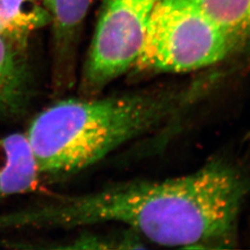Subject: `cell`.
I'll return each mask as SVG.
<instances>
[{"label": "cell", "mask_w": 250, "mask_h": 250, "mask_svg": "<svg viewBox=\"0 0 250 250\" xmlns=\"http://www.w3.org/2000/svg\"><path fill=\"white\" fill-rule=\"evenodd\" d=\"M247 192L236 170L213 163L176 178L55 196L33 206L31 221L39 230L121 224L165 247L225 249L235 240Z\"/></svg>", "instance_id": "obj_1"}, {"label": "cell", "mask_w": 250, "mask_h": 250, "mask_svg": "<svg viewBox=\"0 0 250 250\" xmlns=\"http://www.w3.org/2000/svg\"><path fill=\"white\" fill-rule=\"evenodd\" d=\"M200 87L57 100L24 132L42 181L66 178L94 166L188 106Z\"/></svg>", "instance_id": "obj_2"}, {"label": "cell", "mask_w": 250, "mask_h": 250, "mask_svg": "<svg viewBox=\"0 0 250 250\" xmlns=\"http://www.w3.org/2000/svg\"><path fill=\"white\" fill-rule=\"evenodd\" d=\"M237 46L197 0H161L132 72L182 73L222 62Z\"/></svg>", "instance_id": "obj_3"}, {"label": "cell", "mask_w": 250, "mask_h": 250, "mask_svg": "<svg viewBox=\"0 0 250 250\" xmlns=\"http://www.w3.org/2000/svg\"><path fill=\"white\" fill-rule=\"evenodd\" d=\"M161 0H103L78 96L101 95L108 84L132 72L143 46L152 12Z\"/></svg>", "instance_id": "obj_4"}, {"label": "cell", "mask_w": 250, "mask_h": 250, "mask_svg": "<svg viewBox=\"0 0 250 250\" xmlns=\"http://www.w3.org/2000/svg\"><path fill=\"white\" fill-rule=\"evenodd\" d=\"M53 27L51 86L61 95L75 85V56L81 28L92 0H42Z\"/></svg>", "instance_id": "obj_5"}, {"label": "cell", "mask_w": 250, "mask_h": 250, "mask_svg": "<svg viewBox=\"0 0 250 250\" xmlns=\"http://www.w3.org/2000/svg\"><path fill=\"white\" fill-rule=\"evenodd\" d=\"M33 96L27 47L0 37V122L20 116Z\"/></svg>", "instance_id": "obj_6"}, {"label": "cell", "mask_w": 250, "mask_h": 250, "mask_svg": "<svg viewBox=\"0 0 250 250\" xmlns=\"http://www.w3.org/2000/svg\"><path fill=\"white\" fill-rule=\"evenodd\" d=\"M42 182L25 133L0 136V199L33 193Z\"/></svg>", "instance_id": "obj_7"}, {"label": "cell", "mask_w": 250, "mask_h": 250, "mask_svg": "<svg viewBox=\"0 0 250 250\" xmlns=\"http://www.w3.org/2000/svg\"><path fill=\"white\" fill-rule=\"evenodd\" d=\"M50 23L42 0H0V37L28 47L31 36Z\"/></svg>", "instance_id": "obj_8"}, {"label": "cell", "mask_w": 250, "mask_h": 250, "mask_svg": "<svg viewBox=\"0 0 250 250\" xmlns=\"http://www.w3.org/2000/svg\"><path fill=\"white\" fill-rule=\"evenodd\" d=\"M236 46L250 40V0H197Z\"/></svg>", "instance_id": "obj_9"}]
</instances>
